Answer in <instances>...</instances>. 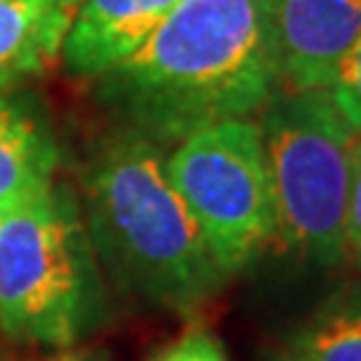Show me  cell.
Segmentation results:
<instances>
[{
	"mask_svg": "<svg viewBox=\"0 0 361 361\" xmlns=\"http://www.w3.org/2000/svg\"><path fill=\"white\" fill-rule=\"evenodd\" d=\"M281 89L276 0H180L129 59L91 80L113 126L164 150L257 118Z\"/></svg>",
	"mask_w": 361,
	"mask_h": 361,
	"instance_id": "cell-1",
	"label": "cell"
},
{
	"mask_svg": "<svg viewBox=\"0 0 361 361\" xmlns=\"http://www.w3.org/2000/svg\"><path fill=\"white\" fill-rule=\"evenodd\" d=\"M75 193L104 281L153 310L193 316L231 281L166 174V150L123 126L89 142Z\"/></svg>",
	"mask_w": 361,
	"mask_h": 361,
	"instance_id": "cell-2",
	"label": "cell"
},
{
	"mask_svg": "<svg viewBox=\"0 0 361 361\" xmlns=\"http://www.w3.org/2000/svg\"><path fill=\"white\" fill-rule=\"evenodd\" d=\"M107 322V281L65 177L0 214V335L70 350Z\"/></svg>",
	"mask_w": 361,
	"mask_h": 361,
	"instance_id": "cell-3",
	"label": "cell"
},
{
	"mask_svg": "<svg viewBox=\"0 0 361 361\" xmlns=\"http://www.w3.org/2000/svg\"><path fill=\"white\" fill-rule=\"evenodd\" d=\"M276 193V246L316 268L345 265L359 134L324 89H281L257 116Z\"/></svg>",
	"mask_w": 361,
	"mask_h": 361,
	"instance_id": "cell-4",
	"label": "cell"
},
{
	"mask_svg": "<svg viewBox=\"0 0 361 361\" xmlns=\"http://www.w3.org/2000/svg\"><path fill=\"white\" fill-rule=\"evenodd\" d=\"M166 174L228 279L276 246V193L257 118L214 123L169 147Z\"/></svg>",
	"mask_w": 361,
	"mask_h": 361,
	"instance_id": "cell-5",
	"label": "cell"
},
{
	"mask_svg": "<svg viewBox=\"0 0 361 361\" xmlns=\"http://www.w3.org/2000/svg\"><path fill=\"white\" fill-rule=\"evenodd\" d=\"M361 32V0H276L281 86L329 89Z\"/></svg>",
	"mask_w": 361,
	"mask_h": 361,
	"instance_id": "cell-6",
	"label": "cell"
},
{
	"mask_svg": "<svg viewBox=\"0 0 361 361\" xmlns=\"http://www.w3.org/2000/svg\"><path fill=\"white\" fill-rule=\"evenodd\" d=\"M180 0H80L59 65L78 80H97L129 59Z\"/></svg>",
	"mask_w": 361,
	"mask_h": 361,
	"instance_id": "cell-7",
	"label": "cell"
},
{
	"mask_svg": "<svg viewBox=\"0 0 361 361\" xmlns=\"http://www.w3.org/2000/svg\"><path fill=\"white\" fill-rule=\"evenodd\" d=\"M62 145L32 86L0 94V212L25 204L62 174Z\"/></svg>",
	"mask_w": 361,
	"mask_h": 361,
	"instance_id": "cell-8",
	"label": "cell"
},
{
	"mask_svg": "<svg viewBox=\"0 0 361 361\" xmlns=\"http://www.w3.org/2000/svg\"><path fill=\"white\" fill-rule=\"evenodd\" d=\"M80 0H0V94L32 86L59 65Z\"/></svg>",
	"mask_w": 361,
	"mask_h": 361,
	"instance_id": "cell-9",
	"label": "cell"
},
{
	"mask_svg": "<svg viewBox=\"0 0 361 361\" xmlns=\"http://www.w3.org/2000/svg\"><path fill=\"white\" fill-rule=\"evenodd\" d=\"M279 361H361V281L332 292L297 324Z\"/></svg>",
	"mask_w": 361,
	"mask_h": 361,
	"instance_id": "cell-10",
	"label": "cell"
},
{
	"mask_svg": "<svg viewBox=\"0 0 361 361\" xmlns=\"http://www.w3.org/2000/svg\"><path fill=\"white\" fill-rule=\"evenodd\" d=\"M326 91H329L332 102L337 104V110L343 113V118L361 137V32L356 35L348 54L343 56L335 80Z\"/></svg>",
	"mask_w": 361,
	"mask_h": 361,
	"instance_id": "cell-11",
	"label": "cell"
},
{
	"mask_svg": "<svg viewBox=\"0 0 361 361\" xmlns=\"http://www.w3.org/2000/svg\"><path fill=\"white\" fill-rule=\"evenodd\" d=\"M150 361H231L219 337L207 326L193 324L180 337H174Z\"/></svg>",
	"mask_w": 361,
	"mask_h": 361,
	"instance_id": "cell-12",
	"label": "cell"
},
{
	"mask_svg": "<svg viewBox=\"0 0 361 361\" xmlns=\"http://www.w3.org/2000/svg\"><path fill=\"white\" fill-rule=\"evenodd\" d=\"M345 265L361 271V140L356 145V166L350 185L348 225H345Z\"/></svg>",
	"mask_w": 361,
	"mask_h": 361,
	"instance_id": "cell-13",
	"label": "cell"
},
{
	"mask_svg": "<svg viewBox=\"0 0 361 361\" xmlns=\"http://www.w3.org/2000/svg\"><path fill=\"white\" fill-rule=\"evenodd\" d=\"M70 361H86V359H75V356H70Z\"/></svg>",
	"mask_w": 361,
	"mask_h": 361,
	"instance_id": "cell-14",
	"label": "cell"
},
{
	"mask_svg": "<svg viewBox=\"0 0 361 361\" xmlns=\"http://www.w3.org/2000/svg\"><path fill=\"white\" fill-rule=\"evenodd\" d=\"M56 361H70V356H62V359H56Z\"/></svg>",
	"mask_w": 361,
	"mask_h": 361,
	"instance_id": "cell-15",
	"label": "cell"
},
{
	"mask_svg": "<svg viewBox=\"0 0 361 361\" xmlns=\"http://www.w3.org/2000/svg\"><path fill=\"white\" fill-rule=\"evenodd\" d=\"M0 214H3V212H0Z\"/></svg>",
	"mask_w": 361,
	"mask_h": 361,
	"instance_id": "cell-16",
	"label": "cell"
}]
</instances>
